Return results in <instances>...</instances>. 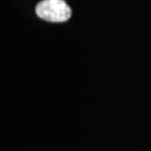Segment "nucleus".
Returning <instances> with one entry per match:
<instances>
[{"mask_svg":"<svg viewBox=\"0 0 151 151\" xmlns=\"http://www.w3.org/2000/svg\"><path fill=\"white\" fill-rule=\"evenodd\" d=\"M40 19L50 22H64L71 16V9L64 0H43L35 8Z\"/></svg>","mask_w":151,"mask_h":151,"instance_id":"f257e3e1","label":"nucleus"}]
</instances>
